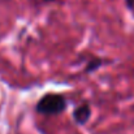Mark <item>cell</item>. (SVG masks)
Segmentation results:
<instances>
[{"label": "cell", "mask_w": 134, "mask_h": 134, "mask_svg": "<svg viewBox=\"0 0 134 134\" xmlns=\"http://www.w3.org/2000/svg\"><path fill=\"white\" fill-rule=\"evenodd\" d=\"M44 3H49V1H55V0H43Z\"/></svg>", "instance_id": "5"}, {"label": "cell", "mask_w": 134, "mask_h": 134, "mask_svg": "<svg viewBox=\"0 0 134 134\" xmlns=\"http://www.w3.org/2000/svg\"><path fill=\"white\" fill-rule=\"evenodd\" d=\"M66 107V100L61 94H46L37 103V112L42 115H59Z\"/></svg>", "instance_id": "1"}, {"label": "cell", "mask_w": 134, "mask_h": 134, "mask_svg": "<svg viewBox=\"0 0 134 134\" xmlns=\"http://www.w3.org/2000/svg\"><path fill=\"white\" fill-rule=\"evenodd\" d=\"M134 3V0H126V5H129L130 8H132V4Z\"/></svg>", "instance_id": "4"}, {"label": "cell", "mask_w": 134, "mask_h": 134, "mask_svg": "<svg viewBox=\"0 0 134 134\" xmlns=\"http://www.w3.org/2000/svg\"><path fill=\"white\" fill-rule=\"evenodd\" d=\"M91 116V107L89 103H82L73 111V119L78 125H83L89 121Z\"/></svg>", "instance_id": "2"}, {"label": "cell", "mask_w": 134, "mask_h": 134, "mask_svg": "<svg viewBox=\"0 0 134 134\" xmlns=\"http://www.w3.org/2000/svg\"><path fill=\"white\" fill-rule=\"evenodd\" d=\"M103 63H104V61H103L100 57H92L89 63H87V66H86L85 72H86L87 74H89V73H92V72H95L96 69H99V68L103 65Z\"/></svg>", "instance_id": "3"}]
</instances>
